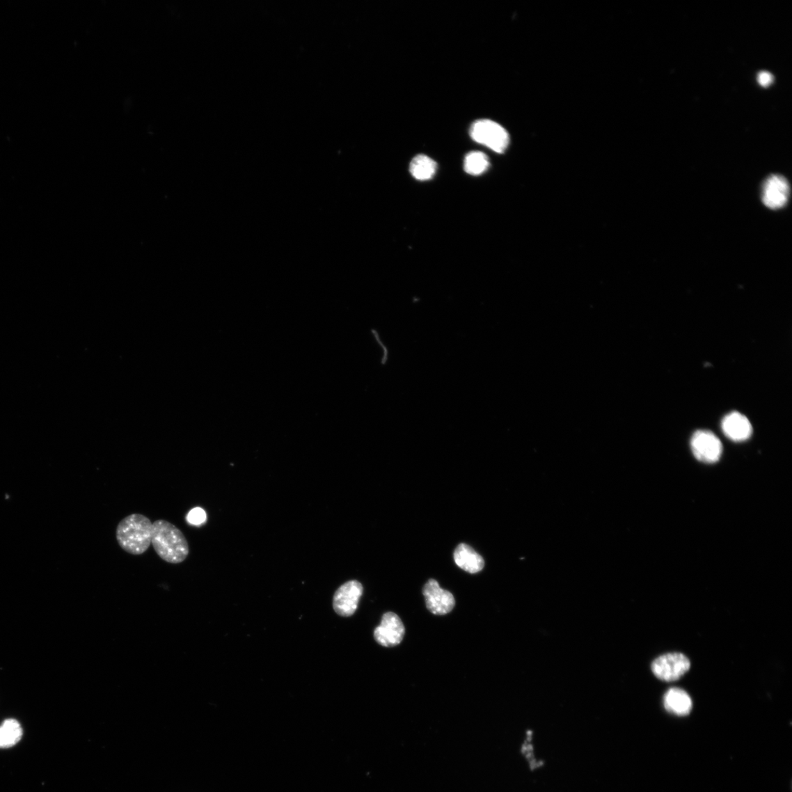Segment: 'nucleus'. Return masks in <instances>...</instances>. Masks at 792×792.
I'll use <instances>...</instances> for the list:
<instances>
[{"label": "nucleus", "instance_id": "obj_1", "mask_svg": "<svg viewBox=\"0 0 792 792\" xmlns=\"http://www.w3.org/2000/svg\"><path fill=\"white\" fill-rule=\"evenodd\" d=\"M152 544L159 557L169 564L184 562L189 553V544L183 532L166 521L153 523Z\"/></svg>", "mask_w": 792, "mask_h": 792}, {"label": "nucleus", "instance_id": "obj_2", "mask_svg": "<svg viewBox=\"0 0 792 792\" xmlns=\"http://www.w3.org/2000/svg\"><path fill=\"white\" fill-rule=\"evenodd\" d=\"M153 523L140 514L127 516L116 528V539L120 547L127 553L141 555L152 544Z\"/></svg>", "mask_w": 792, "mask_h": 792}, {"label": "nucleus", "instance_id": "obj_3", "mask_svg": "<svg viewBox=\"0 0 792 792\" xmlns=\"http://www.w3.org/2000/svg\"><path fill=\"white\" fill-rule=\"evenodd\" d=\"M470 134L475 142L497 153H503L509 145V133L493 120L482 119L475 121L470 127Z\"/></svg>", "mask_w": 792, "mask_h": 792}, {"label": "nucleus", "instance_id": "obj_4", "mask_svg": "<svg viewBox=\"0 0 792 792\" xmlns=\"http://www.w3.org/2000/svg\"><path fill=\"white\" fill-rule=\"evenodd\" d=\"M690 668V661L685 654L670 653L662 655L651 665L653 674L665 681H674L684 676Z\"/></svg>", "mask_w": 792, "mask_h": 792}, {"label": "nucleus", "instance_id": "obj_5", "mask_svg": "<svg viewBox=\"0 0 792 792\" xmlns=\"http://www.w3.org/2000/svg\"><path fill=\"white\" fill-rule=\"evenodd\" d=\"M690 445L695 457L704 463L717 462L722 453V445L718 436L706 430L695 431Z\"/></svg>", "mask_w": 792, "mask_h": 792}, {"label": "nucleus", "instance_id": "obj_6", "mask_svg": "<svg viewBox=\"0 0 792 792\" xmlns=\"http://www.w3.org/2000/svg\"><path fill=\"white\" fill-rule=\"evenodd\" d=\"M428 610L434 615L443 616L452 612L456 602L454 595L441 588L438 581L429 580L422 589Z\"/></svg>", "mask_w": 792, "mask_h": 792}, {"label": "nucleus", "instance_id": "obj_7", "mask_svg": "<svg viewBox=\"0 0 792 792\" xmlns=\"http://www.w3.org/2000/svg\"><path fill=\"white\" fill-rule=\"evenodd\" d=\"M405 634L402 621L395 613L388 612L382 617L381 624L374 631L377 643L385 647L399 645Z\"/></svg>", "mask_w": 792, "mask_h": 792}, {"label": "nucleus", "instance_id": "obj_8", "mask_svg": "<svg viewBox=\"0 0 792 792\" xmlns=\"http://www.w3.org/2000/svg\"><path fill=\"white\" fill-rule=\"evenodd\" d=\"M363 593V585L356 580L349 581L340 586L333 599L335 611L338 615L344 617L352 616L358 609Z\"/></svg>", "mask_w": 792, "mask_h": 792}, {"label": "nucleus", "instance_id": "obj_9", "mask_svg": "<svg viewBox=\"0 0 792 792\" xmlns=\"http://www.w3.org/2000/svg\"><path fill=\"white\" fill-rule=\"evenodd\" d=\"M789 192V184L786 177L773 175L763 184L762 201L770 209H780L786 206Z\"/></svg>", "mask_w": 792, "mask_h": 792}, {"label": "nucleus", "instance_id": "obj_10", "mask_svg": "<svg viewBox=\"0 0 792 792\" xmlns=\"http://www.w3.org/2000/svg\"><path fill=\"white\" fill-rule=\"evenodd\" d=\"M722 429L728 438L735 442L745 441L753 433L750 420L738 412L731 413L723 418Z\"/></svg>", "mask_w": 792, "mask_h": 792}, {"label": "nucleus", "instance_id": "obj_11", "mask_svg": "<svg viewBox=\"0 0 792 792\" xmlns=\"http://www.w3.org/2000/svg\"><path fill=\"white\" fill-rule=\"evenodd\" d=\"M664 706L669 713L685 716L691 712L692 702L690 696L685 690L672 688L664 696Z\"/></svg>", "mask_w": 792, "mask_h": 792}, {"label": "nucleus", "instance_id": "obj_12", "mask_svg": "<svg viewBox=\"0 0 792 792\" xmlns=\"http://www.w3.org/2000/svg\"><path fill=\"white\" fill-rule=\"evenodd\" d=\"M454 557L459 567L470 573L480 572L484 567L483 557L466 544L458 545Z\"/></svg>", "mask_w": 792, "mask_h": 792}, {"label": "nucleus", "instance_id": "obj_13", "mask_svg": "<svg viewBox=\"0 0 792 792\" xmlns=\"http://www.w3.org/2000/svg\"><path fill=\"white\" fill-rule=\"evenodd\" d=\"M22 736L23 729L18 720L13 718L6 720L0 727V749L15 746Z\"/></svg>", "mask_w": 792, "mask_h": 792}, {"label": "nucleus", "instance_id": "obj_14", "mask_svg": "<svg viewBox=\"0 0 792 792\" xmlns=\"http://www.w3.org/2000/svg\"><path fill=\"white\" fill-rule=\"evenodd\" d=\"M438 165L426 155H418L411 161V173L417 180L428 181L434 176Z\"/></svg>", "mask_w": 792, "mask_h": 792}, {"label": "nucleus", "instance_id": "obj_15", "mask_svg": "<svg viewBox=\"0 0 792 792\" xmlns=\"http://www.w3.org/2000/svg\"><path fill=\"white\" fill-rule=\"evenodd\" d=\"M489 166L487 156L480 152L469 153L464 159V171L472 175H480L485 173Z\"/></svg>", "mask_w": 792, "mask_h": 792}, {"label": "nucleus", "instance_id": "obj_16", "mask_svg": "<svg viewBox=\"0 0 792 792\" xmlns=\"http://www.w3.org/2000/svg\"><path fill=\"white\" fill-rule=\"evenodd\" d=\"M187 521L194 525H200L207 521V513L201 508L193 509L188 514Z\"/></svg>", "mask_w": 792, "mask_h": 792}, {"label": "nucleus", "instance_id": "obj_17", "mask_svg": "<svg viewBox=\"0 0 792 792\" xmlns=\"http://www.w3.org/2000/svg\"><path fill=\"white\" fill-rule=\"evenodd\" d=\"M774 80L773 76L768 72H761L758 75V81L761 86L767 88L770 86Z\"/></svg>", "mask_w": 792, "mask_h": 792}]
</instances>
